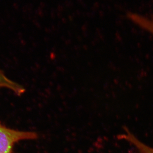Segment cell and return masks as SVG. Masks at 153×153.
Returning <instances> with one entry per match:
<instances>
[{"instance_id":"6da1fadb","label":"cell","mask_w":153,"mask_h":153,"mask_svg":"<svg viewBox=\"0 0 153 153\" xmlns=\"http://www.w3.org/2000/svg\"><path fill=\"white\" fill-rule=\"evenodd\" d=\"M35 132L22 131L9 128L0 122V153H13L14 146L21 141L38 138Z\"/></svg>"},{"instance_id":"7a4b0ae2","label":"cell","mask_w":153,"mask_h":153,"mask_svg":"<svg viewBox=\"0 0 153 153\" xmlns=\"http://www.w3.org/2000/svg\"><path fill=\"white\" fill-rule=\"evenodd\" d=\"M0 88H6L10 90L18 96L22 95L25 91V88L14 82L6 76L0 69Z\"/></svg>"},{"instance_id":"3957f363","label":"cell","mask_w":153,"mask_h":153,"mask_svg":"<svg viewBox=\"0 0 153 153\" xmlns=\"http://www.w3.org/2000/svg\"></svg>"}]
</instances>
